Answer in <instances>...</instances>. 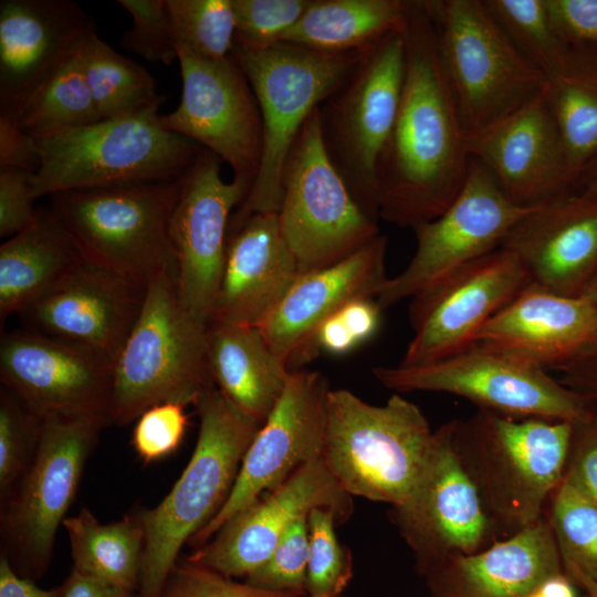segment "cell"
Segmentation results:
<instances>
[{"mask_svg": "<svg viewBox=\"0 0 597 597\" xmlns=\"http://www.w3.org/2000/svg\"><path fill=\"white\" fill-rule=\"evenodd\" d=\"M404 35V87L378 166V210L379 218L413 229L437 218L455 199L471 156L425 1H411Z\"/></svg>", "mask_w": 597, "mask_h": 597, "instance_id": "obj_1", "label": "cell"}, {"mask_svg": "<svg viewBox=\"0 0 597 597\" xmlns=\"http://www.w3.org/2000/svg\"><path fill=\"white\" fill-rule=\"evenodd\" d=\"M193 406L199 431L187 467L157 506L140 509L145 536L135 597H161L181 547L223 505L261 427L214 385Z\"/></svg>", "mask_w": 597, "mask_h": 597, "instance_id": "obj_2", "label": "cell"}, {"mask_svg": "<svg viewBox=\"0 0 597 597\" xmlns=\"http://www.w3.org/2000/svg\"><path fill=\"white\" fill-rule=\"evenodd\" d=\"M573 430L567 421L482 409L467 421H454L455 449L492 525L513 534L544 515L565 475Z\"/></svg>", "mask_w": 597, "mask_h": 597, "instance_id": "obj_3", "label": "cell"}, {"mask_svg": "<svg viewBox=\"0 0 597 597\" xmlns=\"http://www.w3.org/2000/svg\"><path fill=\"white\" fill-rule=\"evenodd\" d=\"M366 50L333 54L286 42L255 50L234 45L232 55L256 98L263 135L252 188L232 213L228 233L252 214L277 212L285 163L301 129L349 77Z\"/></svg>", "mask_w": 597, "mask_h": 597, "instance_id": "obj_4", "label": "cell"}, {"mask_svg": "<svg viewBox=\"0 0 597 597\" xmlns=\"http://www.w3.org/2000/svg\"><path fill=\"white\" fill-rule=\"evenodd\" d=\"M433 438L421 410L399 395L375 406L331 389L322 460L349 495L402 505L426 467Z\"/></svg>", "mask_w": 597, "mask_h": 597, "instance_id": "obj_5", "label": "cell"}, {"mask_svg": "<svg viewBox=\"0 0 597 597\" xmlns=\"http://www.w3.org/2000/svg\"><path fill=\"white\" fill-rule=\"evenodd\" d=\"M212 385L208 323L182 306L175 273H161L147 284L138 320L113 364L109 423H130L164 402L193 405Z\"/></svg>", "mask_w": 597, "mask_h": 597, "instance_id": "obj_6", "label": "cell"}, {"mask_svg": "<svg viewBox=\"0 0 597 597\" xmlns=\"http://www.w3.org/2000/svg\"><path fill=\"white\" fill-rule=\"evenodd\" d=\"M158 108L36 139L40 165L31 179L34 200L71 190L179 179L202 147L166 129Z\"/></svg>", "mask_w": 597, "mask_h": 597, "instance_id": "obj_7", "label": "cell"}, {"mask_svg": "<svg viewBox=\"0 0 597 597\" xmlns=\"http://www.w3.org/2000/svg\"><path fill=\"white\" fill-rule=\"evenodd\" d=\"M180 178L51 196L49 210L83 258L147 285L165 272L176 275L170 223Z\"/></svg>", "mask_w": 597, "mask_h": 597, "instance_id": "obj_8", "label": "cell"}, {"mask_svg": "<svg viewBox=\"0 0 597 597\" xmlns=\"http://www.w3.org/2000/svg\"><path fill=\"white\" fill-rule=\"evenodd\" d=\"M439 61L467 135L540 94L545 75L512 43L481 0H428Z\"/></svg>", "mask_w": 597, "mask_h": 597, "instance_id": "obj_9", "label": "cell"}, {"mask_svg": "<svg viewBox=\"0 0 597 597\" xmlns=\"http://www.w3.org/2000/svg\"><path fill=\"white\" fill-rule=\"evenodd\" d=\"M107 423L100 416L43 418L34 455L0 509L1 553L19 575L35 580L46 572L59 526Z\"/></svg>", "mask_w": 597, "mask_h": 597, "instance_id": "obj_10", "label": "cell"}, {"mask_svg": "<svg viewBox=\"0 0 597 597\" xmlns=\"http://www.w3.org/2000/svg\"><path fill=\"white\" fill-rule=\"evenodd\" d=\"M405 70L402 27L369 46L320 106L328 156L358 205L377 221L378 166L398 115Z\"/></svg>", "mask_w": 597, "mask_h": 597, "instance_id": "obj_11", "label": "cell"}, {"mask_svg": "<svg viewBox=\"0 0 597 597\" xmlns=\"http://www.w3.org/2000/svg\"><path fill=\"white\" fill-rule=\"evenodd\" d=\"M276 213L300 273L333 265L380 234L378 221L362 209L328 156L320 107L286 159Z\"/></svg>", "mask_w": 597, "mask_h": 597, "instance_id": "obj_12", "label": "cell"}, {"mask_svg": "<svg viewBox=\"0 0 597 597\" xmlns=\"http://www.w3.org/2000/svg\"><path fill=\"white\" fill-rule=\"evenodd\" d=\"M373 374L398 392H447L512 418L577 423L593 408V402L552 378L546 369L479 342L433 363L377 366Z\"/></svg>", "mask_w": 597, "mask_h": 597, "instance_id": "obj_13", "label": "cell"}, {"mask_svg": "<svg viewBox=\"0 0 597 597\" xmlns=\"http://www.w3.org/2000/svg\"><path fill=\"white\" fill-rule=\"evenodd\" d=\"M535 207L512 202L491 172L471 157L462 189L441 214L412 229L415 254L404 271L386 280L376 302L383 310L413 297L500 248L513 227Z\"/></svg>", "mask_w": 597, "mask_h": 597, "instance_id": "obj_14", "label": "cell"}, {"mask_svg": "<svg viewBox=\"0 0 597 597\" xmlns=\"http://www.w3.org/2000/svg\"><path fill=\"white\" fill-rule=\"evenodd\" d=\"M222 160L201 148L180 177V193L170 223L176 286L182 306L197 320L211 321L222 277L230 218L254 179L221 177Z\"/></svg>", "mask_w": 597, "mask_h": 597, "instance_id": "obj_15", "label": "cell"}, {"mask_svg": "<svg viewBox=\"0 0 597 597\" xmlns=\"http://www.w3.org/2000/svg\"><path fill=\"white\" fill-rule=\"evenodd\" d=\"M530 283L519 258L500 247L417 294L409 313L413 337L399 365L433 363L469 347Z\"/></svg>", "mask_w": 597, "mask_h": 597, "instance_id": "obj_16", "label": "cell"}, {"mask_svg": "<svg viewBox=\"0 0 597 597\" xmlns=\"http://www.w3.org/2000/svg\"><path fill=\"white\" fill-rule=\"evenodd\" d=\"M182 81L178 107L163 126L208 149L233 170L255 178L262 154V119L235 57L209 60L177 46Z\"/></svg>", "mask_w": 597, "mask_h": 597, "instance_id": "obj_17", "label": "cell"}, {"mask_svg": "<svg viewBox=\"0 0 597 597\" xmlns=\"http://www.w3.org/2000/svg\"><path fill=\"white\" fill-rule=\"evenodd\" d=\"M329 390L321 373L292 370L280 400L250 443L227 500L188 544L203 545L239 511L322 457Z\"/></svg>", "mask_w": 597, "mask_h": 597, "instance_id": "obj_18", "label": "cell"}, {"mask_svg": "<svg viewBox=\"0 0 597 597\" xmlns=\"http://www.w3.org/2000/svg\"><path fill=\"white\" fill-rule=\"evenodd\" d=\"M453 432L454 421L433 431L417 486L402 505L392 507L401 535L423 564L478 552L492 526L455 449Z\"/></svg>", "mask_w": 597, "mask_h": 597, "instance_id": "obj_19", "label": "cell"}, {"mask_svg": "<svg viewBox=\"0 0 597 597\" xmlns=\"http://www.w3.org/2000/svg\"><path fill=\"white\" fill-rule=\"evenodd\" d=\"M2 386L42 419L100 416L108 420L113 362L77 344L34 331H12L0 342Z\"/></svg>", "mask_w": 597, "mask_h": 597, "instance_id": "obj_20", "label": "cell"}, {"mask_svg": "<svg viewBox=\"0 0 597 597\" xmlns=\"http://www.w3.org/2000/svg\"><path fill=\"white\" fill-rule=\"evenodd\" d=\"M316 507L333 510L339 522L352 514V495L343 490L322 457L230 517L186 558L226 577H248L272 554L289 527Z\"/></svg>", "mask_w": 597, "mask_h": 597, "instance_id": "obj_21", "label": "cell"}, {"mask_svg": "<svg viewBox=\"0 0 597 597\" xmlns=\"http://www.w3.org/2000/svg\"><path fill=\"white\" fill-rule=\"evenodd\" d=\"M467 145L470 156L519 206H541L576 191L566 147L543 91L468 137Z\"/></svg>", "mask_w": 597, "mask_h": 597, "instance_id": "obj_22", "label": "cell"}, {"mask_svg": "<svg viewBox=\"0 0 597 597\" xmlns=\"http://www.w3.org/2000/svg\"><path fill=\"white\" fill-rule=\"evenodd\" d=\"M146 290L85 260L19 315L28 329L87 347L114 364L138 320Z\"/></svg>", "mask_w": 597, "mask_h": 597, "instance_id": "obj_23", "label": "cell"}, {"mask_svg": "<svg viewBox=\"0 0 597 597\" xmlns=\"http://www.w3.org/2000/svg\"><path fill=\"white\" fill-rule=\"evenodd\" d=\"M71 0L0 2V116L18 121L29 96L95 33Z\"/></svg>", "mask_w": 597, "mask_h": 597, "instance_id": "obj_24", "label": "cell"}, {"mask_svg": "<svg viewBox=\"0 0 597 597\" xmlns=\"http://www.w3.org/2000/svg\"><path fill=\"white\" fill-rule=\"evenodd\" d=\"M387 238L376 239L348 258L300 273L275 307L258 326L291 370L315 357L322 323L352 300L376 298L386 276Z\"/></svg>", "mask_w": 597, "mask_h": 597, "instance_id": "obj_25", "label": "cell"}, {"mask_svg": "<svg viewBox=\"0 0 597 597\" xmlns=\"http://www.w3.org/2000/svg\"><path fill=\"white\" fill-rule=\"evenodd\" d=\"M501 247L519 258L531 283L584 295L597 277V195L574 191L535 207Z\"/></svg>", "mask_w": 597, "mask_h": 597, "instance_id": "obj_26", "label": "cell"}, {"mask_svg": "<svg viewBox=\"0 0 597 597\" xmlns=\"http://www.w3.org/2000/svg\"><path fill=\"white\" fill-rule=\"evenodd\" d=\"M475 342L559 370L597 352V303L530 283L482 326Z\"/></svg>", "mask_w": 597, "mask_h": 597, "instance_id": "obj_27", "label": "cell"}, {"mask_svg": "<svg viewBox=\"0 0 597 597\" xmlns=\"http://www.w3.org/2000/svg\"><path fill=\"white\" fill-rule=\"evenodd\" d=\"M298 274L277 213L252 214L228 233L224 266L210 322L259 326L280 304Z\"/></svg>", "mask_w": 597, "mask_h": 597, "instance_id": "obj_28", "label": "cell"}, {"mask_svg": "<svg viewBox=\"0 0 597 597\" xmlns=\"http://www.w3.org/2000/svg\"><path fill=\"white\" fill-rule=\"evenodd\" d=\"M454 574L460 597H525L563 564L546 515L483 551L443 562Z\"/></svg>", "mask_w": 597, "mask_h": 597, "instance_id": "obj_29", "label": "cell"}, {"mask_svg": "<svg viewBox=\"0 0 597 597\" xmlns=\"http://www.w3.org/2000/svg\"><path fill=\"white\" fill-rule=\"evenodd\" d=\"M208 364L219 391L260 425L280 400L292 373L258 326L216 321L208 324Z\"/></svg>", "mask_w": 597, "mask_h": 597, "instance_id": "obj_30", "label": "cell"}, {"mask_svg": "<svg viewBox=\"0 0 597 597\" xmlns=\"http://www.w3.org/2000/svg\"><path fill=\"white\" fill-rule=\"evenodd\" d=\"M85 259L49 209L0 245V318L20 314Z\"/></svg>", "mask_w": 597, "mask_h": 597, "instance_id": "obj_31", "label": "cell"}, {"mask_svg": "<svg viewBox=\"0 0 597 597\" xmlns=\"http://www.w3.org/2000/svg\"><path fill=\"white\" fill-rule=\"evenodd\" d=\"M411 1L311 0L281 42L323 53L363 51L401 29Z\"/></svg>", "mask_w": 597, "mask_h": 597, "instance_id": "obj_32", "label": "cell"}, {"mask_svg": "<svg viewBox=\"0 0 597 597\" xmlns=\"http://www.w3.org/2000/svg\"><path fill=\"white\" fill-rule=\"evenodd\" d=\"M544 96L576 179L597 159V50L566 48L545 75Z\"/></svg>", "mask_w": 597, "mask_h": 597, "instance_id": "obj_33", "label": "cell"}, {"mask_svg": "<svg viewBox=\"0 0 597 597\" xmlns=\"http://www.w3.org/2000/svg\"><path fill=\"white\" fill-rule=\"evenodd\" d=\"M73 568L136 593L143 562L144 525L140 509L101 524L86 507L63 521Z\"/></svg>", "mask_w": 597, "mask_h": 597, "instance_id": "obj_34", "label": "cell"}, {"mask_svg": "<svg viewBox=\"0 0 597 597\" xmlns=\"http://www.w3.org/2000/svg\"><path fill=\"white\" fill-rule=\"evenodd\" d=\"M77 57L102 119L159 107L165 101L154 77L107 45L96 32L83 43Z\"/></svg>", "mask_w": 597, "mask_h": 597, "instance_id": "obj_35", "label": "cell"}, {"mask_svg": "<svg viewBox=\"0 0 597 597\" xmlns=\"http://www.w3.org/2000/svg\"><path fill=\"white\" fill-rule=\"evenodd\" d=\"M101 119L76 54L29 96L18 123L35 139H45Z\"/></svg>", "mask_w": 597, "mask_h": 597, "instance_id": "obj_36", "label": "cell"}, {"mask_svg": "<svg viewBox=\"0 0 597 597\" xmlns=\"http://www.w3.org/2000/svg\"><path fill=\"white\" fill-rule=\"evenodd\" d=\"M547 515L564 566L597 579V502L565 473Z\"/></svg>", "mask_w": 597, "mask_h": 597, "instance_id": "obj_37", "label": "cell"}, {"mask_svg": "<svg viewBox=\"0 0 597 597\" xmlns=\"http://www.w3.org/2000/svg\"><path fill=\"white\" fill-rule=\"evenodd\" d=\"M176 46L209 60L233 52L235 14L232 0H166Z\"/></svg>", "mask_w": 597, "mask_h": 597, "instance_id": "obj_38", "label": "cell"}, {"mask_svg": "<svg viewBox=\"0 0 597 597\" xmlns=\"http://www.w3.org/2000/svg\"><path fill=\"white\" fill-rule=\"evenodd\" d=\"M488 10L515 48L544 75L565 46L549 25L545 0H486Z\"/></svg>", "mask_w": 597, "mask_h": 597, "instance_id": "obj_39", "label": "cell"}, {"mask_svg": "<svg viewBox=\"0 0 597 597\" xmlns=\"http://www.w3.org/2000/svg\"><path fill=\"white\" fill-rule=\"evenodd\" d=\"M338 522L331 509L316 507L308 514V597H336L352 579V555L336 536Z\"/></svg>", "mask_w": 597, "mask_h": 597, "instance_id": "obj_40", "label": "cell"}, {"mask_svg": "<svg viewBox=\"0 0 597 597\" xmlns=\"http://www.w3.org/2000/svg\"><path fill=\"white\" fill-rule=\"evenodd\" d=\"M42 418L11 390H0V502L28 469L40 438Z\"/></svg>", "mask_w": 597, "mask_h": 597, "instance_id": "obj_41", "label": "cell"}, {"mask_svg": "<svg viewBox=\"0 0 597 597\" xmlns=\"http://www.w3.org/2000/svg\"><path fill=\"white\" fill-rule=\"evenodd\" d=\"M235 46L264 49L283 40L311 0H232Z\"/></svg>", "mask_w": 597, "mask_h": 597, "instance_id": "obj_42", "label": "cell"}, {"mask_svg": "<svg viewBox=\"0 0 597 597\" xmlns=\"http://www.w3.org/2000/svg\"><path fill=\"white\" fill-rule=\"evenodd\" d=\"M307 517L298 519L289 527L270 557L244 578L245 583L270 591L307 595Z\"/></svg>", "mask_w": 597, "mask_h": 597, "instance_id": "obj_43", "label": "cell"}, {"mask_svg": "<svg viewBox=\"0 0 597 597\" xmlns=\"http://www.w3.org/2000/svg\"><path fill=\"white\" fill-rule=\"evenodd\" d=\"M133 18V25L122 38V46L143 59L170 65L178 61L166 0H119Z\"/></svg>", "mask_w": 597, "mask_h": 597, "instance_id": "obj_44", "label": "cell"}, {"mask_svg": "<svg viewBox=\"0 0 597 597\" xmlns=\"http://www.w3.org/2000/svg\"><path fill=\"white\" fill-rule=\"evenodd\" d=\"M186 405L164 402L146 409L137 419L132 444L144 463H151L175 452L186 433Z\"/></svg>", "mask_w": 597, "mask_h": 597, "instance_id": "obj_45", "label": "cell"}, {"mask_svg": "<svg viewBox=\"0 0 597 597\" xmlns=\"http://www.w3.org/2000/svg\"><path fill=\"white\" fill-rule=\"evenodd\" d=\"M161 597H308L300 593H279L237 583L209 568L185 562L172 568Z\"/></svg>", "mask_w": 597, "mask_h": 597, "instance_id": "obj_46", "label": "cell"}, {"mask_svg": "<svg viewBox=\"0 0 597 597\" xmlns=\"http://www.w3.org/2000/svg\"><path fill=\"white\" fill-rule=\"evenodd\" d=\"M552 31L566 48L597 50V0H545Z\"/></svg>", "mask_w": 597, "mask_h": 597, "instance_id": "obj_47", "label": "cell"}, {"mask_svg": "<svg viewBox=\"0 0 597 597\" xmlns=\"http://www.w3.org/2000/svg\"><path fill=\"white\" fill-rule=\"evenodd\" d=\"M32 171L0 168V237L9 239L33 224L39 209L31 192Z\"/></svg>", "mask_w": 597, "mask_h": 597, "instance_id": "obj_48", "label": "cell"}, {"mask_svg": "<svg viewBox=\"0 0 597 597\" xmlns=\"http://www.w3.org/2000/svg\"><path fill=\"white\" fill-rule=\"evenodd\" d=\"M565 473L597 502V404L585 420L574 423Z\"/></svg>", "mask_w": 597, "mask_h": 597, "instance_id": "obj_49", "label": "cell"}, {"mask_svg": "<svg viewBox=\"0 0 597 597\" xmlns=\"http://www.w3.org/2000/svg\"><path fill=\"white\" fill-rule=\"evenodd\" d=\"M40 165L38 140L18 121L0 116V168L35 172Z\"/></svg>", "mask_w": 597, "mask_h": 597, "instance_id": "obj_50", "label": "cell"}, {"mask_svg": "<svg viewBox=\"0 0 597 597\" xmlns=\"http://www.w3.org/2000/svg\"><path fill=\"white\" fill-rule=\"evenodd\" d=\"M380 306L373 297L355 298L342 306L336 313L359 345L369 339L380 323Z\"/></svg>", "mask_w": 597, "mask_h": 597, "instance_id": "obj_51", "label": "cell"}, {"mask_svg": "<svg viewBox=\"0 0 597 597\" xmlns=\"http://www.w3.org/2000/svg\"><path fill=\"white\" fill-rule=\"evenodd\" d=\"M558 371L563 385L588 401L597 404V352Z\"/></svg>", "mask_w": 597, "mask_h": 597, "instance_id": "obj_52", "label": "cell"}, {"mask_svg": "<svg viewBox=\"0 0 597 597\" xmlns=\"http://www.w3.org/2000/svg\"><path fill=\"white\" fill-rule=\"evenodd\" d=\"M0 597H63V585L45 589L19 575L8 558L0 554Z\"/></svg>", "mask_w": 597, "mask_h": 597, "instance_id": "obj_53", "label": "cell"}, {"mask_svg": "<svg viewBox=\"0 0 597 597\" xmlns=\"http://www.w3.org/2000/svg\"><path fill=\"white\" fill-rule=\"evenodd\" d=\"M63 597H135V594L72 568L64 580Z\"/></svg>", "mask_w": 597, "mask_h": 597, "instance_id": "obj_54", "label": "cell"}, {"mask_svg": "<svg viewBox=\"0 0 597 597\" xmlns=\"http://www.w3.org/2000/svg\"><path fill=\"white\" fill-rule=\"evenodd\" d=\"M535 590L541 597H576L570 580L561 574L548 577Z\"/></svg>", "mask_w": 597, "mask_h": 597, "instance_id": "obj_55", "label": "cell"}, {"mask_svg": "<svg viewBox=\"0 0 597 597\" xmlns=\"http://www.w3.org/2000/svg\"><path fill=\"white\" fill-rule=\"evenodd\" d=\"M576 191L597 195V159L580 172L576 184Z\"/></svg>", "mask_w": 597, "mask_h": 597, "instance_id": "obj_56", "label": "cell"}, {"mask_svg": "<svg viewBox=\"0 0 597 597\" xmlns=\"http://www.w3.org/2000/svg\"><path fill=\"white\" fill-rule=\"evenodd\" d=\"M567 574L585 593V597H597V579H594L573 566H565Z\"/></svg>", "mask_w": 597, "mask_h": 597, "instance_id": "obj_57", "label": "cell"}, {"mask_svg": "<svg viewBox=\"0 0 597 597\" xmlns=\"http://www.w3.org/2000/svg\"><path fill=\"white\" fill-rule=\"evenodd\" d=\"M584 295L588 297L589 300H591L593 302L597 303V277L590 284V286L587 289Z\"/></svg>", "mask_w": 597, "mask_h": 597, "instance_id": "obj_58", "label": "cell"}, {"mask_svg": "<svg viewBox=\"0 0 597 597\" xmlns=\"http://www.w3.org/2000/svg\"><path fill=\"white\" fill-rule=\"evenodd\" d=\"M525 597H541L536 590L532 591L531 594H528L527 596Z\"/></svg>", "mask_w": 597, "mask_h": 597, "instance_id": "obj_59", "label": "cell"}, {"mask_svg": "<svg viewBox=\"0 0 597 597\" xmlns=\"http://www.w3.org/2000/svg\"><path fill=\"white\" fill-rule=\"evenodd\" d=\"M327 597H331V596H327Z\"/></svg>", "mask_w": 597, "mask_h": 597, "instance_id": "obj_60", "label": "cell"}]
</instances>
